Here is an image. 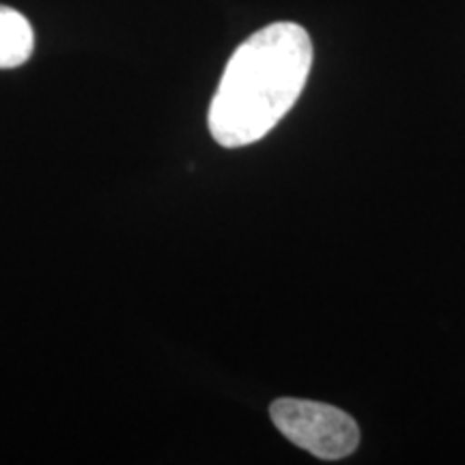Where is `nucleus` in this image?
<instances>
[{
  "label": "nucleus",
  "instance_id": "obj_3",
  "mask_svg": "<svg viewBox=\"0 0 465 465\" xmlns=\"http://www.w3.org/2000/svg\"><path fill=\"white\" fill-rule=\"evenodd\" d=\"M35 33L20 11L0 5V69H15L31 58Z\"/></svg>",
  "mask_w": 465,
  "mask_h": 465
},
{
  "label": "nucleus",
  "instance_id": "obj_2",
  "mask_svg": "<svg viewBox=\"0 0 465 465\" xmlns=\"http://www.w3.org/2000/svg\"><path fill=\"white\" fill-rule=\"evenodd\" d=\"M272 420L284 438L319 459L349 457L360 444L356 420L339 407L304 399H278L270 407Z\"/></svg>",
  "mask_w": 465,
  "mask_h": 465
},
{
  "label": "nucleus",
  "instance_id": "obj_1",
  "mask_svg": "<svg viewBox=\"0 0 465 465\" xmlns=\"http://www.w3.org/2000/svg\"><path fill=\"white\" fill-rule=\"evenodd\" d=\"M312 67L308 33L293 22L261 28L232 52L209 106V132L223 147L261 141L295 106Z\"/></svg>",
  "mask_w": 465,
  "mask_h": 465
}]
</instances>
